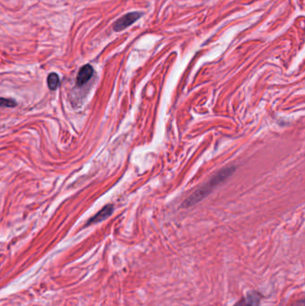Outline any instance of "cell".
Returning a JSON list of instances; mask_svg holds the SVG:
<instances>
[{
    "instance_id": "5",
    "label": "cell",
    "mask_w": 305,
    "mask_h": 306,
    "mask_svg": "<svg viewBox=\"0 0 305 306\" xmlns=\"http://www.w3.org/2000/svg\"><path fill=\"white\" fill-rule=\"evenodd\" d=\"M112 212H113V205H107V206L104 207L101 211H99L93 218H91V219L89 220L87 225L95 224V223L102 221L104 219L108 218V217L112 214Z\"/></svg>"
},
{
    "instance_id": "1",
    "label": "cell",
    "mask_w": 305,
    "mask_h": 306,
    "mask_svg": "<svg viewBox=\"0 0 305 306\" xmlns=\"http://www.w3.org/2000/svg\"><path fill=\"white\" fill-rule=\"evenodd\" d=\"M234 170H235V167H227L221 169L218 174H216L212 178L210 179L208 183L202 186L201 188H199L198 190L194 192L188 199L186 200L184 203V206H193L194 204L199 203L200 201L204 199L205 197L210 195L211 192L213 191L215 187H218V185H220L222 182H224L225 180L228 178L230 175L234 173Z\"/></svg>"
},
{
    "instance_id": "4",
    "label": "cell",
    "mask_w": 305,
    "mask_h": 306,
    "mask_svg": "<svg viewBox=\"0 0 305 306\" xmlns=\"http://www.w3.org/2000/svg\"><path fill=\"white\" fill-rule=\"evenodd\" d=\"M93 76V68L91 65H85L80 69L79 73L77 75L76 83L78 86H83V84L88 83L91 77Z\"/></svg>"
},
{
    "instance_id": "3",
    "label": "cell",
    "mask_w": 305,
    "mask_h": 306,
    "mask_svg": "<svg viewBox=\"0 0 305 306\" xmlns=\"http://www.w3.org/2000/svg\"><path fill=\"white\" fill-rule=\"evenodd\" d=\"M262 295L258 292H250L234 306H260Z\"/></svg>"
},
{
    "instance_id": "6",
    "label": "cell",
    "mask_w": 305,
    "mask_h": 306,
    "mask_svg": "<svg viewBox=\"0 0 305 306\" xmlns=\"http://www.w3.org/2000/svg\"><path fill=\"white\" fill-rule=\"evenodd\" d=\"M48 86L52 91H55L59 85V77L55 73H51L48 76Z\"/></svg>"
},
{
    "instance_id": "8",
    "label": "cell",
    "mask_w": 305,
    "mask_h": 306,
    "mask_svg": "<svg viewBox=\"0 0 305 306\" xmlns=\"http://www.w3.org/2000/svg\"><path fill=\"white\" fill-rule=\"evenodd\" d=\"M296 306H305V299H303V300H301V301L298 302Z\"/></svg>"
},
{
    "instance_id": "7",
    "label": "cell",
    "mask_w": 305,
    "mask_h": 306,
    "mask_svg": "<svg viewBox=\"0 0 305 306\" xmlns=\"http://www.w3.org/2000/svg\"><path fill=\"white\" fill-rule=\"evenodd\" d=\"M16 105V102L14 100H11V99H5V98H2V99H1V106H2V107H15Z\"/></svg>"
},
{
    "instance_id": "2",
    "label": "cell",
    "mask_w": 305,
    "mask_h": 306,
    "mask_svg": "<svg viewBox=\"0 0 305 306\" xmlns=\"http://www.w3.org/2000/svg\"><path fill=\"white\" fill-rule=\"evenodd\" d=\"M143 16V13L131 12L119 18L114 24V31L115 32H122L125 29L131 26L132 24H135L136 21H138Z\"/></svg>"
}]
</instances>
